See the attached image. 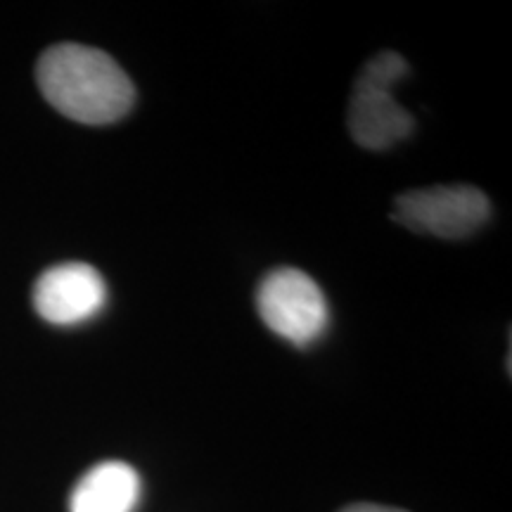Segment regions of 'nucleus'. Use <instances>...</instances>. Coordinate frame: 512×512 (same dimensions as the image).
<instances>
[{
    "mask_svg": "<svg viewBox=\"0 0 512 512\" xmlns=\"http://www.w3.org/2000/svg\"><path fill=\"white\" fill-rule=\"evenodd\" d=\"M36 81L57 112L88 126L114 124L136 102V88L119 62L81 43L48 48L36 64Z\"/></svg>",
    "mask_w": 512,
    "mask_h": 512,
    "instance_id": "nucleus-1",
    "label": "nucleus"
},
{
    "mask_svg": "<svg viewBox=\"0 0 512 512\" xmlns=\"http://www.w3.org/2000/svg\"><path fill=\"white\" fill-rule=\"evenodd\" d=\"M408 62L394 50L375 55L356 79L349 102V131L366 150H387L413 133V117L394 98Z\"/></svg>",
    "mask_w": 512,
    "mask_h": 512,
    "instance_id": "nucleus-2",
    "label": "nucleus"
},
{
    "mask_svg": "<svg viewBox=\"0 0 512 512\" xmlns=\"http://www.w3.org/2000/svg\"><path fill=\"white\" fill-rule=\"evenodd\" d=\"M256 311L266 328L294 347H309L325 335L330 306L323 290L299 268H275L256 290Z\"/></svg>",
    "mask_w": 512,
    "mask_h": 512,
    "instance_id": "nucleus-3",
    "label": "nucleus"
},
{
    "mask_svg": "<svg viewBox=\"0 0 512 512\" xmlns=\"http://www.w3.org/2000/svg\"><path fill=\"white\" fill-rule=\"evenodd\" d=\"M491 204L472 185H434L396 197L394 221L441 240H463L489 221Z\"/></svg>",
    "mask_w": 512,
    "mask_h": 512,
    "instance_id": "nucleus-4",
    "label": "nucleus"
},
{
    "mask_svg": "<svg viewBox=\"0 0 512 512\" xmlns=\"http://www.w3.org/2000/svg\"><path fill=\"white\" fill-rule=\"evenodd\" d=\"M107 304V285L100 271L81 261L48 268L34 285V309L53 325H81Z\"/></svg>",
    "mask_w": 512,
    "mask_h": 512,
    "instance_id": "nucleus-5",
    "label": "nucleus"
},
{
    "mask_svg": "<svg viewBox=\"0 0 512 512\" xmlns=\"http://www.w3.org/2000/svg\"><path fill=\"white\" fill-rule=\"evenodd\" d=\"M143 494L140 475L121 460L98 463L79 479L69 498L72 512H136Z\"/></svg>",
    "mask_w": 512,
    "mask_h": 512,
    "instance_id": "nucleus-6",
    "label": "nucleus"
},
{
    "mask_svg": "<svg viewBox=\"0 0 512 512\" xmlns=\"http://www.w3.org/2000/svg\"><path fill=\"white\" fill-rule=\"evenodd\" d=\"M342 512H406V510L389 508V505H377V503H354V505H347Z\"/></svg>",
    "mask_w": 512,
    "mask_h": 512,
    "instance_id": "nucleus-7",
    "label": "nucleus"
}]
</instances>
